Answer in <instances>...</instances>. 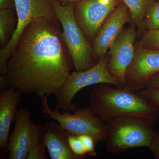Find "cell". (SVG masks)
I'll list each match as a JSON object with an SVG mask.
<instances>
[{"label": "cell", "mask_w": 159, "mask_h": 159, "mask_svg": "<svg viewBox=\"0 0 159 159\" xmlns=\"http://www.w3.org/2000/svg\"><path fill=\"white\" fill-rule=\"evenodd\" d=\"M61 33L58 20L39 18L25 28L7 62L11 87L42 99L57 93L74 67Z\"/></svg>", "instance_id": "6da1fadb"}, {"label": "cell", "mask_w": 159, "mask_h": 159, "mask_svg": "<svg viewBox=\"0 0 159 159\" xmlns=\"http://www.w3.org/2000/svg\"><path fill=\"white\" fill-rule=\"evenodd\" d=\"M111 85L97 84L90 93L89 107L103 122L123 116L158 120L159 107L151 105L135 91L125 88L115 89Z\"/></svg>", "instance_id": "7a4b0ae2"}, {"label": "cell", "mask_w": 159, "mask_h": 159, "mask_svg": "<svg viewBox=\"0 0 159 159\" xmlns=\"http://www.w3.org/2000/svg\"><path fill=\"white\" fill-rule=\"evenodd\" d=\"M156 121L143 117L123 116L105 122L107 152L119 154L133 148L150 147Z\"/></svg>", "instance_id": "3957f363"}, {"label": "cell", "mask_w": 159, "mask_h": 159, "mask_svg": "<svg viewBox=\"0 0 159 159\" xmlns=\"http://www.w3.org/2000/svg\"><path fill=\"white\" fill-rule=\"evenodd\" d=\"M109 55L106 54L90 68L71 73L55 94L56 109L69 112L76 110V106L72 103L73 99L78 92L89 86L108 84L121 88L118 80L109 72Z\"/></svg>", "instance_id": "277c9868"}, {"label": "cell", "mask_w": 159, "mask_h": 159, "mask_svg": "<svg viewBox=\"0 0 159 159\" xmlns=\"http://www.w3.org/2000/svg\"><path fill=\"white\" fill-rule=\"evenodd\" d=\"M57 19L62 29L61 35L70 54L76 70L90 68L93 65V45L85 37L74 17V3L61 6L52 0Z\"/></svg>", "instance_id": "5b68a950"}, {"label": "cell", "mask_w": 159, "mask_h": 159, "mask_svg": "<svg viewBox=\"0 0 159 159\" xmlns=\"http://www.w3.org/2000/svg\"><path fill=\"white\" fill-rule=\"evenodd\" d=\"M48 99L43 98L41 102L44 117L57 121L70 134L87 135L94 139L96 144L105 141V123L93 113L89 107L78 108L73 114L69 112L61 113L60 111L50 108Z\"/></svg>", "instance_id": "8992f818"}, {"label": "cell", "mask_w": 159, "mask_h": 159, "mask_svg": "<svg viewBox=\"0 0 159 159\" xmlns=\"http://www.w3.org/2000/svg\"><path fill=\"white\" fill-rule=\"evenodd\" d=\"M17 17L16 29L10 40L0 51V74H7L8 60L25 28L32 21L44 18L57 20L52 0H14Z\"/></svg>", "instance_id": "52a82bcc"}, {"label": "cell", "mask_w": 159, "mask_h": 159, "mask_svg": "<svg viewBox=\"0 0 159 159\" xmlns=\"http://www.w3.org/2000/svg\"><path fill=\"white\" fill-rule=\"evenodd\" d=\"M121 2V0H111L108 2L100 0H81L74 3L76 22L92 45L104 21Z\"/></svg>", "instance_id": "ba28073f"}, {"label": "cell", "mask_w": 159, "mask_h": 159, "mask_svg": "<svg viewBox=\"0 0 159 159\" xmlns=\"http://www.w3.org/2000/svg\"><path fill=\"white\" fill-rule=\"evenodd\" d=\"M138 31L133 24L122 29L110 50L109 72L119 81L121 88L125 86L126 70L134 57Z\"/></svg>", "instance_id": "9c48e42d"}, {"label": "cell", "mask_w": 159, "mask_h": 159, "mask_svg": "<svg viewBox=\"0 0 159 159\" xmlns=\"http://www.w3.org/2000/svg\"><path fill=\"white\" fill-rule=\"evenodd\" d=\"M158 73L159 50L145 48L136 43L134 57L125 73L124 88L140 90L148 80Z\"/></svg>", "instance_id": "30bf717a"}, {"label": "cell", "mask_w": 159, "mask_h": 159, "mask_svg": "<svg viewBox=\"0 0 159 159\" xmlns=\"http://www.w3.org/2000/svg\"><path fill=\"white\" fill-rule=\"evenodd\" d=\"M131 21L128 8L121 2L104 21L93 44V59L98 60L107 53L126 23Z\"/></svg>", "instance_id": "8fae6325"}, {"label": "cell", "mask_w": 159, "mask_h": 159, "mask_svg": "<svg viewBox=\"0 0 159 159\" xmlns=\"http://www.w3.org/2000/svg\"><path fill=\"white\" fill-rule=\"evenodd\" d=\"M14 129L9 137L6 150L9 159H27L34 122L27 108L19 107Z\"/></svg>", "instance_id": "7c38bea8"}, {"label": "cell", "mask_w": 159, "mask_h": 159, "mask_svg": "<svg viewBox=\"0 0 159 159\" xmlns=\"http://www.w3.org/2000/svg\"><path fill=\"white\" fill-rule=\"evenodd\" d=\"M70 134L59 123L50 122L43 125L42 137L51 159H83L71 150L69 144Z\"/></svg>", "instance_id": "4fadbf2b"}, {"label": "cell", "mask_w": 159, "mask_h": 159, "mask_svg": "<svg viewBox=\"0 0 159 159\" xmlns=\"http://www.w3.org/2000/svg\"><path fill=\"white\" fill-rule=\"evenodd\" d=\"M22 93L12 87L1 91L0 93V148L6 149L8 145L11 122L15 120Z\"/></svg>", "instance_id": "5bb4252c"}, {"label": "cell", "mask_w": 159, "mask_h": 159, "mask_svg": "<svg viewBox=\"0 0 159 159\" xmlns=\"http://www.w3.org/2000/svg\"><path fill=\"white\" fill-rule=\"evenodd\" d=\"M17 25L16 10H0V45L2 49L8 43L14 33Z\"/></svg>", "instance_id": "9a60e30c"}, {"label": "cell", "mask_w": 159, "mask_h": 159, "mask_svg": "<svg viewBox=\"0 0 159 159\" xmlns=\"http://www.w3.org/2000/svg\"><path fill=\"white\" fill-rule=\"evenodd\" d=\"M128 8L131 21L140 33L145 30L144 21L145 14L149 7L155 0H121Z\"/></svg>", "instance_id": "2e32d148"}, {"label": "cell", "mask_w": 159, "mask_h": 159, "mask_svg": "<svg viewBox=\"0 0 159 159\" xmlns=\"http://www.w3.org/2000/svg\"><path fill=\"white\" fill-rule=\"evenodd\" d=\"M43 125L34 123L27 159H46V146L43 141Z\"/></svg>", "instance_id": "e0dca14e"}, {"label": "cell", "mask_w": 159, "mask_h": 159, "mask_svg": "<svg viewBox=\"0 0 159 159\" xmlns=\"http://www.w3.org/2000/svg\"><path fill=\"white\" fill-rule=\"evenodd\" d=\"M144 27L147 30L159 29V2H154L148 8L144 19Z\"/></svg>", "instance_id": "ac0fdd59"}, {"label": "cell", "mask_w": 159, "mask_h": 159, "mask_svg": "<svg viewBox=\"0 0 159 159\" xmlns=\"http://www.w3.org/2000/svg\"><path fill=\"white\" fill-rule=\"evenodd\" d=\"M138 43L145 48L159 50V29L147 30Z\"/></svg>", "instance_id": "d6986e66"}, {"label": "cell", "mask_w": 159, "mask_h": 159, "mask_svg": "<svg viewBox=\"0 0 159 159\" xmlns=\"http://www.w3.org/2000/svg\"><path fill=\"white\" fill-rule=\"evenodd\" d=\"M68 141L70 148L75 155L82 157H84L86 155H88L83 143L79 136L70 134Z\"/></svg>", "instance_id": "ffe728a7"}, {"label": "cell", "mask_w": 159, "mask_h": 159, "mask_svg": "<svg viewBox=\"0 0 159 159\" xmlns=\"http://www.w3.org/2000/svg\"><path fill=\"white\" fill-rule=\"evenodd\" d=\"M138 93L151 105L159 107V88L142 89Z\"/></svg>", "instance_id": "44dd1931"}, {"label": "cell", "mask_w": 159, "mask_h": 159, "mask_svg": "<svg viewBox=\"0 0 159 159\" xmlns=\"http://www.w3.org/2000/svg\"><path fill=\"white\" fill-rule=\"evenodd\" d=\"M79 136L83 143L88 155L92 156H96L97 155L95 147L96 143L94 139L87 135H83Z\"/></svg>", "instance_id": "7402d4cb"}, {"label": "cell", "mask_w": 159, "mask_h": 159, "mask_svg": "<svg viewBox=\"0 0 159 159\" xmlns=\"http://www.w3.org/2000/svg\"><path fill=\"white\" fill-rule=\"evenodd\" d=\"M149 149L155 159H159V131L155 129Z\"/></svg>", "instance_id": "603a6c76"}, {"label": "cell", "mask_w": 159, "mask_h": 159, "mask_svg": "<svg viewBox=\"0 0 159 159\" xmlns=\"http://www.w3.org/2000/svg\"><path fill=\"white\" fill-rule=\"evenodd\" d=\"M159 88V73L150 78L144 84L143 89Z\"/></svg>", "instance_id": "cb8c5ba5"}, {"label": "cell", "mask_w": 159, "mask_h": 159, "mask_svg": "<svg viewBox=\"0 0 159 159\" xmlns=\"http://www.w3.org/2000/svg\"><path fill=\"white\" fill-rule=\"evenodd\" d=\"M6 9L16 10L14 0H0V10Z\"/></svg>", "instance_id": "d4e9b609"}, {"label": "cell", "mask_w": 159, "mask_h": 159, "mask_svg": "<svg viewBox=\"0 0 159 159\" xmlns=\"http://www.w3.org/2000/svg\"><path fill=\"white\" fill-rule=\"evenodd\" d=\"M57 1L61 6H66V5L72 4L81 0H57Z\"/></svg>", "instance_id": "484cf974"}]
</instances>
